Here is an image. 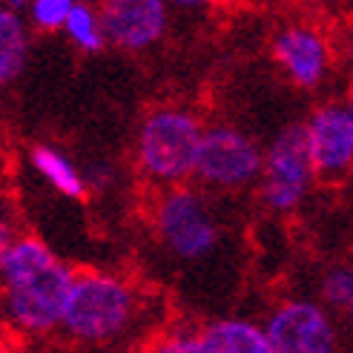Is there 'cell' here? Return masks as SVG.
I'll return each mask as SVG.
<instances>
[{
  "mask_svg": "<svg viewBox=\"0 0 353 353\" xmlns=\"http://www.w3.org/2000/svg\"><path fill=\"white\" fill-rule=\"evenodd\" d=\"M196 353H273L268 330L241 319H224L196 333Z\"/></svg>",
  "mask_w": 353,
  "mask_h": 353,
  "instance_id": "cell-11",
  "label": "cell"
},
{
  "mask_svg": "<svg viewBox=\"0 0 353 353\" xmlns=\"http://www.w3.org/2000/svg\"><path fill=\"white\" fill-rule=\"evenodd\" d=\"M316 175L307 123H290L279 132L264 155V204L288 213L299 201Z\"/></svg>",
  "mask_w": 353,
  "mask_h": 353,
  "instance_id": "cell-4",
  "label": "cell"
},
{
  "mask_svg": "<svg viewBox=\"0 0 353 353\" xmlns=\"http://www.w3.org/2000/svg\"><path fill=\"white\" fill-rule=\"evenodd\" d=\"M72 6H75L72 0H32L29 12H32L34 26L52 32V29L66 26V17L72 12Z\"/></svg>",
  "mask_w": 353,
  "mask_h": 353,
  "instance_id": "cell-16",
  "label": "cell"
},
{
  "mask_svg": "<svg viewBox=\"0 0 353 353\" xmlns=\"http://www.w3.org/2000/svg\"><path fill=\"white\" fill-rule=\"evenodd\" d=\"M26 3H29V0H6V6H9V9H17V12H21Z\"/></svg>",
  "mask_w": 353,
  "mask_h": 353,
  "instance_id": "cell-19",
  "label": "cell"
},
{
  "mask_svg": "<svg viewBox=\"0 0 353 353\" xmlns=\"http://www.w3.org/2000/svg\"><path fill=\"white\" fill-rule=\"evenodd\" d=\"M63 29H66L69 38H72V43H78L86 52H98L103 46V41H107V34H103V26L95 17V12L90 6H83V3L72 6Z\"/></svg>",
  "mask_w": 353,
  "mask_h": 353,
  "instance_id": "cell-14",
  "label": "cell"
},
{
  "mask_svg": "<svg viewBox=\"0 0 353 353\" xmlns=\"http://www.w3.org/2000/svg\"><path fill=\"white\" fill-rule=\"evenodd\" d=\"M204 130L190 112L152 110L138 130V164L158 181H184L199 167Z\"/></svg>",
  "mask_w": 353,
  "mask_h": 353,
  "instance_id": "cell-2",
  "label": "cell"
},
{
  "mask_svg": "<svg viewBox=\"0 0 353 353\" xmlns=\"http://www.w3.org/2000/svg\"><path fill=\"white\" fill-rule=\"evenodd\" d=\"M347 110H350V115H353V90H350V95H347Z\"/></svg>",
  "mask_w": 353,
  "mask_h": 353,
  "instance_id": "cell-20",
  "label": "cell"
},
{
  "mask_svg": "<svg viewBox=\"0 0 353 353\" xmlns=\"http://www.w3.org/2000/svg\"><path fill=\"white\" fill-rule=\"evenodd\" d=\"M264 172L261 152L244 132L233 127L207 130L199 152L196 175L216 187H244Z\"/></svg>",
  "mask_w": 353,
  "mask_h": 353,
  "instance_id": "cell-6",
  "label": "cell"
},
{
  "mask_svg": "<svg viewBox=\"0 0 353 353\" xmlns=\"http://www.w3.org/2000/svg\"><path fill=\"white\" fill-rule=\"evenodd\" d=\"M322 299L327 305L339 307V310H350L353 307V268L350 264H339L325 273L322 279Z\"/></svg>",
  "mask_w": 353,
  "mask_h": 353,
  "instance_id": "cell-15",
  "label": "cell"
},
{
  "mask_svg": "<svg viewBox=\"0 0 353 353\" xmlns=\"http://www.w3.org/2000/svg\"><path fill=\"white\" fill-rule=\"evenodd\" d=\"M6 313L14 327L26 333H49L63 322L75 273L32 236L3 241L0 253Z\"/></svg>",
  "mask_w": 353,
  "mask_h": 353,
  "instance_id": "cell-1",
  "label": "cell"
},
{
  "mask_svg": "<svg viewBox=\"0 0 353 353\" xmlns=\"http://www.w3.org/2000/svg\"><path fill=\"white\" fill-rule=\"evenodd\" d=\"M310 152L319 175H342L353 167V115L339 103H325L307 121Z\"/></svg>",
  "mask_w": 353,
  "mask_h": 353,
  "instance_id": "cell-9",
  "label": "cell"
},
{
  "mask_svg": "<svg viewBox=\"0 0 353 353\" xmlns=\"http://www.w3.org/2000/svg\"><path fill=\"white\" fill-rule=\"evenodd\" d=\"M347 316H350V330H353V307L347 310Z\"/></svg>",
  "mask_w": 353,
  "mask_h": 353,
  "instance_id": "cell-21",
  "label": "cell"
},
{
  "mask_svg": "<svg viewBox=\"0 0 353 353\" xmlns=\"http://www.w3.org/2000/svg\"><path fill=\"white\" fill-rule=\"evenodd\" d=\"M158 236L179 259H201L216 247L219 227L210 219L204 201L190 190H172L155 213Z\"/></svg>",
  "mask_w": 353,
  "mask_h": 353,
  "instance_id": "cell-5",
  "label": "cell"
},
{
  "mask_svg": "<svg viewBox=\"0 0 353 353\" xmlns=\"http://www.w3.org/2000/svg\"><path fill=\"white\" fill-rule=\"evenodd\" d=\"M273 353H330L336 347L327 313L310 302H288L268 319Z\"/></svg>",
  "mask_w": 353,
  "mask_h": 353,
  "instance_id": "cell-7",
  "label": "cell"
},
{
  "mask_svg": "<svg viewBox=\"0 0 353 353\" xmlns=\"http://www.w3.org/2000/svg\"><path fill=\"white\" fill-rule=\"evenodd\" d=\"M170 3L181 6V9H196V6H204V3H210V0H170Z\"/></svg>",
  "mask_w": 353,
  "mask_h": 353,
  "instance_id": "cell-18",
  "label": "cell"
},
{
  "mask_svg": "<svg viewBox=\"0 0 353 353\" xmlns=\"http://www.w3.org/2000/svg\"><path fill=\"white\" fill-rule=\"evenodd\" d=\"M32 164L52 187H55L58 192H63V196L81 199L86 192V179L72 167V161H69L63 152L52 150V147H34L32 150Z\"/></svg>",
  "mask_w": 353,
  "mask_h": 353,
  "instance_id": "cell-13",
  "label": "cell"
},
{
  "mask_svg": "<svg viewBox=\"0 0 353 353\" xmlns=\"http://www.w3.org/2000/svg\"><path fill=\"white\" fill-rule=\"evenodd\" d=\"M135 313V296L123 281L103 273L75 276L61 327L81 342L115 339L130 325Z\"/></svg>",
  "mask_w": 353,
  "mask_h": 353,
  "instance_id": "cell-3",
  "label": "cell"
},
{
  "mask_svg": "<svg viewBox=\"0 0 353 353\" xmlns=\"http://www.w3.org/2000/svg\"><path fill=\"white\" fill-rule=\"evenodd\" d=\"M26 29L17 9L0 12V83H12L26 63Z\"/></svg>",
  "mask_w": 353,
  "mask_h": 353,
  "instance_id": "cell-12",
  "label": "cell"
},
{
  "mask_svg": "<svg viewBox=\"0 0 353 353\" xmlns=\"http://www.w3.org/2000/svg\"><path fill=\"white\" fill-rule=\"evenodd\" d=\"M101 26L107 41L121 49H144L164 34V0H107L101 9Z\"/></svg>",
  "mask_w": 353,
  "mask_h": 353,
  "instance_id": "cell-8",
  "label": "cell"
},
{
  "mask_svg": "<svg viewBox=\"0 0 353 353\" xmlns=\"http://www.w3.org/2000/svg\"><path fill=\"white\" fill-rule=\"evenodd\" d=\"M339 55H342V61L347 66V72L353 75V23L345 29V34L339 38Z\"/></svg>",
  "mask_w": 353,
  "mask_h": 353,
  "instance_id": "cell-17",
  "label": "cell"
},
{
  "mask_svg": "<svg viewBox=\"0 0 353 353\" xmlns=\"http://www.w3.org/2000/svg\"><path fill=\"white\" fill-rule=\"evenodd\" d=\"M273 55L290 81L302 90L319 86L327 72V43L319 32L307 26H288L276 34Z\"/></svg>",
  "mask_w": 353,
  "mask_h": 353,
  "instance_id": "cell-10",
  "label": "cell"
}]
</instances>
